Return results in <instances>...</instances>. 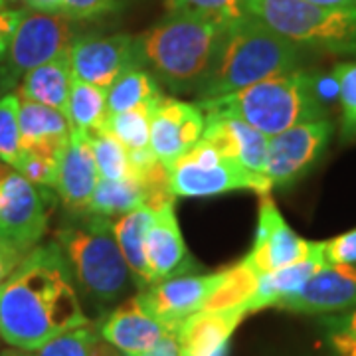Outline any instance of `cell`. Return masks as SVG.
Wrapping results in <instances>:
<instances>
[{
    "label": "cell",
    "mask_w": 356,
    "mask_h": 356,
    "mask_svg": "<svg viewBox=\"0 0 356 356\" xmlns=\"http://www.w3.org/2000/svg\"><path fill=\"white\" fill-rule=\"evenodd\" d=\"M88 323L58 243L30 250L0 285V339L14 348L34 353L58 334Z\"/></svg>",
    "instance_id": "obj_1"
},
{
    "label": "cell",
    "mask_w": 356,
    "mask_h": 356,
    "mask_svg": "<svg viewBox=\"0 0 356 356\" xmlns=\"http://www.w3.org/2000/svg\"><path fill=\"white\" fill-rule=\"evenodd\" d=\"M196 105L204 115L240 119L267 137L327 117L318 95V76L299 67L226 95L204 97Z\"/></svg>",
    "instance_id": "obj_2"
},
{
    "label": "cell",
    "mask_w": 356,
    "mask_h": 356,
    "mask_svg": "<svg viewBox=\"0 0 356 356\" xmlns=\"http://www.w3.org/2000/svg\"><path fill=\"white\" fill-rule=\"evenodd\" d=\"M226 28L202 16L168 10L137 36L140 65L151 67L172 91H198L212 70Z\"/></svg>",
    "instance_id": "obj_3"
},
{
    "label": "cell",
    "mask_w": 356,
    "mask_h": 356,
    "mask_svg": "<svg viewBox=\"0 0 356 356\" xmlns=\"http://www.w3.org/2000/svg\"><path fill=\"white\" fill-rule=\"evenodd\" d=\"M301 60L299 46L248 14L224 30L212 70L196 93L200 99L226 95L266 77L297 70Z\"/></svg>",
    "instance_id": "obj_4"
},
{
    "label": "cell",
    "mask_w": 356,
    "mask_h": 356,
    "mask_svg": "<svg viewBox=\"0 0 356 356\" xmlns=\"http://www.w3.org/2000/svg\"><path fill=\"white\" fill-rule=\"evenodd\" d=\"M76 220L56 232L79 291L99 305L115 303L131 287L133 275L115 240L113 220L97 214H74Z\"/></svg>",
    "instance_id": "obj_5"
},
{
    "label": "cell",
    "mask_w": 356,
    "mask_h": 356,
    "mask_svg": "<svg viewBox=\"0 0 356 356\" xmlns=\"http://www.w3.org/2000/svg\"><path fill=\"white\" fill-rule=\"evenodd\" d=\"M243 4L250 16L299 48L356 56V10L307 0H243Z\"/></svg>",
    "instance_id": "obj_6"
},
{
    "label": "cell",
    "mask_w": 356,
    "mask_h": 356,
    "mask_svg": "<svg viewBox=\"0 0 356 356\" xmlns=\"http://www.w3.org/2000/svg\"><path fill=\"white\" fill-rule=\"evenodd\" d=\"M166 168L175 198H210L232 191H254L266 196L273 188L269 178L250 172L202 139Z\"/></svg>",
    "instance_id": "obj_7"
},
{
    "label": "cell",
    "mask_w": 356,
    "mask_h": 356,
    "mask_svg": "<svg viewBox=\"0 0 356 356\" xmlns=\"http://www.w3.org/2000/svg\"><path fill=\"white\" fill-rule=\"evenodd\" d=\"M77 38L76 20L64 14L24 8L6 51L8 65L18 76L26 74L70 51Z\"/></svg>",
    "instance_id": "obj_8"
},
{
    "label": "cell",
    "mask_w": 356,
    "mask_h": 356,
    "mask_svg": "<svg viewBox=\"0 0 356 356\" xmlns=\"http://www.w3.org/2000/svg\"><path fill=\"white\" fill-rule=\"evenodd\" d=\"M331 135L332 123L323 117L269 137L266 172L273 188L291 186L299 178L305 177L325 153Z\"/></svg>",
    "instance_id": "obj_9"
},
{
    "label": "cell",
    "mask_w": 356,
    "mask_h": 356,
    "mask_svg": "<svg viewBox=\"0 0 356 356\" xmlns=\"http://www.w3.org/2000/svg\"><path fill=\"white\" fill-rule=\"evenodd\" d=\"M48 194L18 172L0 178V234L24 252L34 250L48 229Z\"/></svg>",
    "instance_id": "obj_10"
},
{
    "label": "cell",
    "mask_w": 356,
    "mask_h": 356,
    "mask_svg": "<svg viewBox=\"0 0 356 356\" xmlns=\"http://www.w3.org/2000/svg\"><path fill=\"white\" fill-rule=\"evenodd\" d=\"M220 275L222 271L210 275H175L140 289L137 299L149 315L170 331H177L184 318L204 309L208 297L216 289Z\"/></svg>",
    "instance_id": "obj_11"
},
{
    "label": "cell",
    "mask_w": 356,
    "mask_h": 356,
    "mask_svg": "<svg viewBox=\"0 0 356 356\" xmlns=\"http://www.w3.org/2000/svg\"><path fill=\"white\" fill-rule=\"evenodd\" d=\"M74 77L109 88L127 70L140 65L137 36H79L70 48Z\"/></svg>",
    "instance_id": "obj_12"
},
{
    "label": "cell",
    "mask_w": 356,
    "mask_h": 356,
    "mask_svg": "<svg viewBox=\"0 0 356 356\" xmlns=\"http://www.w3.org/2000/svg\"><path fill=\"white\" fill-rule=\"evenodd\" d=\"M206 115L194 103L161 95L151 105V151L170 165L202 139Z\"/></svg>",
    "instance_id": "obj_13"
},
{
    "label": "cell",
    "mask_w": 356,
    "mask_h": 356,
    "mask_svg": "<svg viewBox=\"0 0 356 356\" xmlns=\"http://www.w3.org/2000/svg\"><path fill=\"white\" fill-rule=\"evenodd\" d=\"M315 248L317 242L303 240L293 232L269 194L261 196L254 248L245 255V259L255 267L257 273H269L281 267L293 266L305 259Z\"/></svg>",
    "instance_id": "obj_14"
},
{
    "label": "cell",
    "mask_w": 356,
    "mask_h": 356,
    "mask_svg": "<svg viewBox=\"0 0 356 356\" xmlns=\"http://www.w3.org/2000/svg\"><path fill=\"white\" fill-rule=\"evenodd\" d=\"M275 307L301 315H337L356 309V264H327Z\"/></svg>",
    "instance_id": "obj_15"
},
{
    "label": "cell",
    "mask_w": 356,
    "mask_h": 356,
    "mask_svg": "<svg viewBox=\"0 0 356 356\" xmlns=\"http://www.w3.org/2000/svg\"><path fill=\"white\" fill-rule=\"evenodd\" d=\"M99 182V170L91 151L89 135L72 129V135L58 154V175L54 191L74 214H83Z\"/></svg>",
    "instance_id": "obj_16"
},
{
    "label": "cell",
    "mask_w": 356,
    "mask_h": 356,
    "mask_svg": "<svg viewBox=\"0 0 356 356\" xmlns=\"http://www.w3.org/2000/svg\"><path fill=\"white\" fill-rule=\"evenodd\" d=\"M99 337L105 343L115 346L125 356H143L153 350L159 341L170 331L153 315L145 311L137 295L115 309L103 318L97 327Z\"/></svg>",
    "instance_id": "obj_17"
},
{
    "label": "cell",
    "mask_w": 356,
    "mask_h": 356,
    "mask_svg": "<svg viewBox=\"0 0 356 356\" xmlns=\"http://www.w3.org/2000/svg\"><path fill=\"white\" fill-rule=\"evenodd\" d=\"M145 255L153 283L182 275L194 269V261L186 252L184 238L180 234L175 202L153 210V222L145 238Z\"/></svg>",
    "instance_id": "obj_18"
},
{
    "label": "cell",
    "mask_w": 356,
    "mask_h": 356,
    "mask_svg": "<svg viewBox=\"0 0 356 356\" xmlns=\"http://www.w3.org/2000/svg\"><path fill=\"white\" fill-rule=\"evenodd\" d=\"M245 315V307H234L200 309L186 317L177 329L182 356H228L229 339Z\"/></svg>",
    "instance_id": "obj_19"
},
{
    "label": "cell",
    "mask_w": 356,
    "mask_h": 356,
    "mask_svg": "<svg viewBox=\"0 0 356 356\" xmlns=\"http://www.w3.org/2000/svg\"><path fill=\"white\" fill-rule=\"evenodd\" d=\"M202 140L210 143L222 154L238 161L250 172L267 177L269 137L252 125L234 117L206 115Z\"/></svg>",
    "instance_id": "obj_20"
},
{
    "label": "cell",
    "mask_w": 356,
    "mask_h": 356,
    "mask_svg": "<svg viewBox=\"0 0 356 356\" xmlns=\"http://www.w3.org/2000/svg\"><path fill=\"white\" fill-rule=\"evenodd\" d=\"M18 123L24 151L58 156L72 135V125L62 111L18 95Z\"/></svg>",
    "instance_id": "obj_21"
},
{
    "label": "cell",
    "mask_w": 356,
    "mask_h": 356,
    "mask_svg": "<svg viewBox=\"0 0 356 356\" xmlns=\"http://www.w3.org/2000/svg\"><path fill=\"white\" fill-rule=\"evenodd\" d=\"M327 266L325 259V242H317V248L307 255L305 259L293 264V266L281 267L269 273H261L257 281V289L250 303L245 305L248 313L261 311L266 307H275L281 299L297 293L307 281L317 273L321 267Z\"/></svg>",
    "instance_id": "obj_22"
},
{
    "label": "cell",
    "mask_w": 356,
    "mask_h": 356,
    "mask_svg": "<svg viewBox=\"0 0 356 356\" xmlns=\"http://www.w3.org/2000/svg\"><path fill=\"white\" fill-rule=\"evenodd\" d=\"M72 81H74L72 60H70V51H65L50 62L26 72L24 81L18 88V95L65 113Z\"/></svg>",
    "instance_id": "obj_23"
},
{
    "label": "cell",
    "mask_w": 356,
    "mask_h": 356,
    "mask_svg": "<svg viewBox=\"0 0 356 356\" xmlns=\"http://www.w3.org/2000/svg\"><path fill=\"white\" fill-rule=\"evenodd\" d=\"M151 222H153V210L147 206L135 208L113 220L115 240L119 243V250L125 257L133 281L139 289L153 285V277L145 255V238Z\"/></svg>",
    "instance_id": "obj_24"
},
{
    "label": "cell",
    "mask_w": 356,
    "mask_h": 356,
    "mask_svg": "<svg viewBox=\"0 0 356 356\" xmlns=\"http://www.w3.org/2000/svg\"><path fill=\"white\" fill-rule=\"evenodd\" d=\"M161 95L159 79L145 72L143 65H135L107 88V113H121L140 105H151Z\"/></svg>",
    "instance_id": "obj_25"
},
{
    "label": "cell",
    "mask_w": 356,
    "mask_h": 356,
    "mask_svg": "<svg viewBox=\"0 0 356 356\" xmlns=\"http://www.w3.org/2000/svg\"><path fill=\"white\" fill-rule=\"evenodd\" d=\"M107 115V89L74 77L65 107V117L72 129L91 133L103 127Z\"/></svg>",
    "instance_id": "obj_26"
},
{
    "label": "cell",
    "mask_w": 356,
    "mask_h": 356,
    "mask_svg": "<svg viewBox=\"0 0 356 356\" xmlns=\"http://www.w3.org/2000/svg\"><path fill=\"white\" fill-rule=\"evenodd\" d=\"M145 206L143 202V191L137 178L131 177L123 180H107L99 178L95 192L88 204V214H97V216L113 218L123 216L135 208ZM83 212V214H86Z\"/></svg>",
    "instance_id": "obj_27"
},
{
    "label": "cell",
    "mask_w": 356,
    "mask_h": 356,
    "mask_svg": "<svg viewBox=\"0 0 356 356\" xmlns=\"http://www.w3.org/2000/svg\"><path fill=\"white\" fill-rule=\"evenodd\" d=\"M259 275L261 273H257L255 267L243 257L242 261H238L234 267L222 271L216 289L208 297L204 309L218 311V309L245 307L257 289Z\"/></svg>",
    "instance_id": "obj_28"
},
{
    "label": "cell",
    "mask_w": 356,
    "mask_h": 356,
    "mask_svg": "<svg viewBox=\"0 0 356 356\" xmlns=\"http://www.w3.org/2000/svg\"><path fill=\"white\" fill-rule=\"evenodd\" d=\"M153 105V103H151ZM151 105L107 115L105 129L127 147L129 153L151 149Z\"/></svg>",
    "instance_id": "obj_29"
},
{
    "label": "cell",
    "mask_w": 356,
    "mask_h": 356,
    "mask_svg": "<svg viewBox=\"0 0 356 356\" xmlns=\"http://www.w3.org/2000/svg\"><path fill=\"white\" fill-rule=\"evenodd\" d=\"M91 151L95 156V165L99 170V178L107 180H123L131 177V159L127 147L111 135L105 125L88 133Z\"/></svg>",
    "instance_id": "obj_30"
},
{
    "label": "cell",
    "mask_w": 356,
    "mask_h": 356,
    "mask_svg": "<svg viewBox=\"0 0 356 356\" xmlns=\"http://www.w3.org/2000/svg\"><path fill=\"white\" fill-rule=\"evenodd\" d=\"M18 93H8L0 99V161L4 165L16 166L24 153L18 123Z\"/></svg>",
    "instance_id": "obj_31"
},
{
    "label": "cell",
    "mask_w": 356,
    "mask_h": 356,
    "mask_svg": "<svg viewBox=\"0 0 356 356\" xmlns=\"http://www.w3.org/2000/svg\"><path fill=\"white\" fill-rule=\"evenodd\" d=\"M341 103V135L343 140L356 139V62H343L332 67Z\"/></svg>",
    "instance_id": "obj_32"
},
{
    "label": "cell",
    "mask_w": 356,
    "mask_h": 356,
    "mask_svg": "<svg viewBox=\"0 0 356 356\" xmlns=\"http://www.w3.org/2000/svg\"><path fill=\"white\" fill-rule=\"evenodd\" d=\"M168 10L202 16L224 26L248 16L243 0H168Z\"/></svg>",
    "instance_id": "obj_33"
},
{
    "label": "cell",
    "mask_w": 356,
    "mask_h": 356,
    "mask_svg": "<svg viewBox=\"0 0 356 356\" xmlns=\"http://www.w3.org/2000/svg\"><path fill=\"white\" fill-rule=\"evenodd\" d=\"M102 337L97 327L91 323L58 334L42 348L34 350V356H91L93 346Z\"/></svg>",
    "instance_id": "obj_34"
},
{
    "label": "cell",
    "mask_w": 356,
    "mask_h": 356,
    "mask_svg": "<svg viewBox=\"0 0 356 356\" xmlns=\"http://www.w3.org/2000/svg\"><path fill=\"white\" fill-rule=\"evenodd\" d=\"M321 325L334 356H356V309L329 315Z\"/></svg>",
    "instance_id": "obj_35"
},
{
    "label": "cell",
    "mask_w": 356,
    "mask_h": 356,
    "mask_svg": "<svg viewBox=\"0 0 356 356\" xmlns=\"http://www.w3.org/2000/svg\"><path fill=\"white\" fill-rule=\"evenodd\" d=\"M18 175L36 184L40 188H54L56 186V175H58V156L50 154L24 151L18 165L14 166Z\"/></svg>",
    "instance_id": "obj_36"
},
{
    "label": "cell",
    "mask_w": 356,
    "mask_h": 356,
    "mask_svg": "<svg viewBox=\"0 0 356 356\" xmlns=\"http://www.w3.org/2000/svg\"><path fill=\"white\" fill-rule=\"evenodd\" d=\"M60 4L64 16L76 22H83L119 13L127 4V0H60Z\"/></svg>",
    "instance_id": "obj_37"
},
{
    "label": "cell",
    "mask_w": 356,
    "mask_h": 356,
    "mask_svg": "<svg viewBox=\"0 0 356 356\" xmlns=\"http://www.w3.org/2000/svg\"><path fill=\"white\" fill-rule=\"evenodd\" d=\"M327 264H356V228L325 242Z\"/></svg>",
    "instance_id": "obj_38"
},
{
    "label": "cell",
    "mask_w": 356,
    "mask_h": 356,
    "mask_svg": "<svg viewBox=\"0 0 356 356\" xmlns=\"http://www.w3.org/2000/svg\"><path fill=\"white\" fill-rule=\"evenodd\" d=\"M26 254L28 252H24L22 248H18L6 236L0 234V285L13 275V271L20 266V261L24 259Z\"/></svg>",
    "instance_id": "obj_39"
},
{
    "label": "cell",
    "mask_w": 356,
    "mask_h": 356,
    "mask_svg": "<svg viewBox=\"0 0 356 356\" xmlns=\"http://www.w3.org/2000/svg\"><path fill=\"white\" fill-rule=\"evenodd\" d=\"M20 14H22V10H8V8H2L0 10V60L8 51V46H10V40H13L16 24L20 20Z\"/></svg>",
    "instance_id": "obj_40"
},
{
    "label": "cell",
    "mask_w": 356,
    "mask_h": 356,
    "mask_svg": "<svg viewBox=\"0 0 356 356\" xmlns=\"http://www.w3.org/2000/svg\"><path fill=\"white\" fill-rule=\"evenodd\" d=\"M143 356H182L180 353V344H178L177 331L168 332L166 337H163L159 344L154 346L153 350H149L147 355Z\"/></svg>",
    "instance_id": "obj_41"
},
{
    "label": "cell",
    "mask_w": 356,
    "mask_h": 356,
    "mask_svg": "<svg viewBox=\"0 0 356 356\" xmlns=\"http://www.w3.org/2000/svg\"><path fill=\"white\" fill-rule=\"evenodd\" d=\"M18 74L8 64L0 65V99L13 93V89L18 86Z\"/></svg>",
    "instance_id": "obj_42"
},
{
    "label": "cell",
    "mask_w": 356,
    "mask_h": 356,
    "mask_svg": "<svg viewBox=\"0 0 356 356\" xmlns=\"http://www.w3.org/2000/svg\"><path fill=\"white\" fill-rule=\"evenodd\" d=\"M26 4H28L32 10H40V13L62 14V4H60V0H26Z\"/></svg>",
    "instance_id": "obj_43"
},
{
    "label": "cell",
    "mask_w": 356,
    "mask_h": 356,
    "mask_svg": "<svg viewBox=\"0 0 356 356\" xmlns=\"http://www.w3.org/2000/svg\"><path fill=\"white\" fill-rule=\"evenodd\" d=\"M318 6H327V8H343V10H356V0H307Z\"/></svg>",
    "instance_id": "obj_44"
},
{
    "label": "cell",
    "mask_w": 356,
    "mask_h": 356,
    "mask_svg": "<svg viewBox=\"0 0 356 356\" xmlns=\"http://www.w3.org/2000/svg\"><path fill=\"white\" fill-rule=\"evenodd\" d=\"M91 356H125L121 350H117L115 346H111L109 343L105 341H97V344L93 346L91 350Z\"/></svg>",
    "instance_id": "obj_45"
},
{
    "label": "cell",
    "mask_w": 356,
    "mask_h": 356,
    "mask_svg": "<svg viewBox=\"0 0 356 356\" xmlns=\"http://www.w3.org/2000/svg\"><path fill=\"white\" fill-rule=\"evenodd\" d=\"M0 356H34V353H30V350H22V348H6V350H2Z\"/></svg>",
    "instance_id": "obj_46"
},
{
    "label": "cell",
    "mask_w": 356,
    "mask_h": 356,
    "mask_svg": "<svg viewBox=\"0 0 356 356\" xmlns=\"http://www.w3.org/2000/svg\"><path fill=\"white\" fill-rule=\"evenodd\" d=\"M4 2H6V0H0V10H2V8H6V6H4Z\"/></svg>",
    "instance_id": "obj_47"
}]
</instances>
